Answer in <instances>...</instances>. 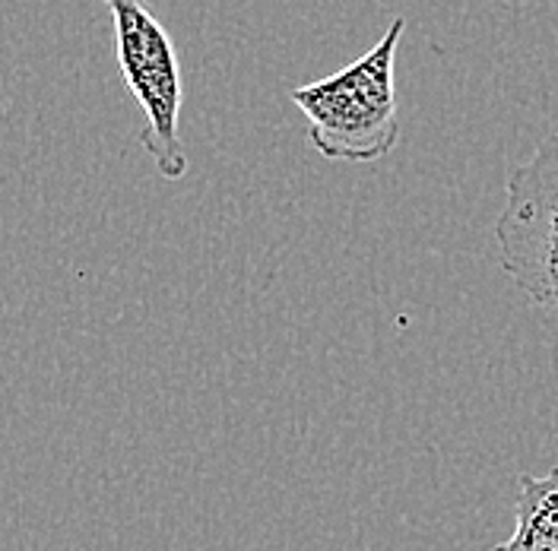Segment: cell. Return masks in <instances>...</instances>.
I'll use <instances>...</instances> for the list:
<instances>
[{
	"label": "cell",
	"mask_w": 558,
	"mask_h": 551,
	"mask_svg": "<svg viewBox=\"0 0 558 551\" xmlns=\"http://www.w3.org/2000/svg\"><path fill=\"white\" fill-rule=\"evenodd\" d=\"M114 26V58L124 86L140 105L146 124L140 143L156 172L169 181L187 174V152L178 137L181 118V68L169 29L153 13L149 0H102Z\"/></svg>",
	"instance_id": "7a4b0ae2"
},
{
	"label": "cell",
	"mask_w": 558,
	"mask_h": 551,
	"mask_svg": "<svg viewBox=\"0 0 558 551\" xmlns=\"http://www.w3.org/2000/svg\"><path fill=\"white\" fill-rule=\"evenodd\" d=\"M492 551H558V469L546 479H521L518 529Z\"/></svg>",
	"instance_id": "277c9868"
},
{
	"label": "cell",
	"mask_w": 558,
	"mask_h": 551,
	"mask_svg": "<svg viewBox=\"0 0 558 551\" xmlns=\"http://www.w3.org/2000/svg\"><path fill=\"white\" fill-rule=\"evenodd\" d=\"M495 235L505 273L536 305L558 310V134L511 172Z\"/></svg>",
	"instance_id": "3957f363"
},
{
	"label": "cell",
	"mask_w": 558,
	"mask_h": 551,
	"mask_svg": "<svg viewBox=\"0 0 558 551\" xmlns=\"http://www.w3.org/2000/svg\"><path fill=\"white\" fill-rule=\"evenodd\" d=\"M407 20L397 16L381 41L333 76L292 89L308 121L312 146L330 162H375L400 139L393 61Z\"/></svg>",
	"instance_id": "6da1fadb"
}]
</instances>
